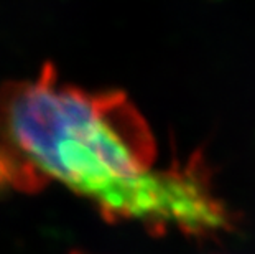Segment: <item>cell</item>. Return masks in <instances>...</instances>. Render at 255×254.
I'll return each mask as SVG.
<instances>
[{
	"label": "cell",
	"instance_id": "obj_1",
	"mask_svg": "<svg viewBox=\"0 0 255 254\" xmlns=\"http://www.w3.org/2000/svg\"><path fill=\"white\" fill-rule=\"evenodd\" d=\"M155 155L148 124L126 94L64 84L51 64L36 79L0 84V193L61 183L121 223Z\"/></svg>",
	"mask_w": 255,
	"mask_h": 254
},
{
	"label": "cell",
	"instance_id": "obj_2",
	"mask_svg": "<svg viewBox=\"0 0 255 254\" xmlns=\"http://www.w3.org/2000/svg\"><path fill=\"white\" fill-rule=\"evenodd\" d=\"M71 254H86V253H81V251H73Z\"/></svg>",
	"mask_w": 255,
	"mask_h": 254
}]
</instances>
